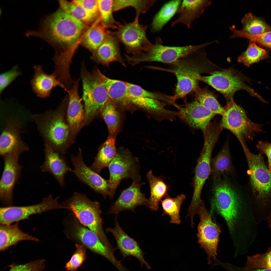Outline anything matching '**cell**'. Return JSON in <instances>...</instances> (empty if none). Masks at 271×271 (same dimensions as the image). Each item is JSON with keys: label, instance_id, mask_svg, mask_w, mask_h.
I'll return each mask as SVG.
<instances>
[{"label": "cell", "instance_id": "6da1fadb", "mask_svg": "<svg viewBox=\"0 0 271 271\" xmlns=\"http://www.w3.org/2000/svg\"><path fill=\"white\" fill-rule=\"evenodd\" d=\"M215 179L211 209L225 221L235 251H241L248 248L256 235L251 202L228 181Z\"/></svg>", "mask_w": 271, "mask_h": 271}, {"label": "cell", "instance_id": "7a4b0ae2", "mask_svg": "<svg viewBox=\"0 0 271 271\" xmlns=\"http://www.w3.org/2000/svg\"><path fill=\"white\" fill-rule=\"evenodd\" d=\"M84 27V23L61 8L44 18L38 30L29 31L26 36L38 37L48 42L56 50L54 57L56 61L68 65L72 63L73 46L80 38Z\"/></svg>", "mask_w": 271, "mask_h": 271}, {"label": "cell", "instance_id": "3957f363", "mask_svg": "<svg viewBox=\"0 0 271 271\" xmlns=\"http://www.w3.org/2000/svg\"><path fill=\"white\" fill-rule=\"evenodd\" d=\"M61 204L81 224L95 233L109 250H113L103 230L101 211L98 201L91 200L86 194L76 192Z\"/></svg>", "mask_w": 271, "mask_h": 271}, {"label": "cell", "instance_id": "277c9868", "mask_svg": "<svg viewBox=\"0 0 271 271\" xmlns=\"http://www.w3.org/2000/svg\"><path fill=\"white\" fill-rule=\"evenodd\" d=\"M220 133L218 129L212 127L207 128L204 133V144L195 168L193 196L187 210L191 214H195L203 202L201 198V191L205 182L211 173L212 154Z\"/></svg>", "mask_w": 271, "mask_h": 271}, {"label": "cell", "instance_id": "5b68a950", "mask_svg": "<svg viewBox=\"0 0 271 271\" xmlns=\"http://www.w3.org/2000/svg\"><path fill=\"white\" fill-rule=\"evenodd\" d=\"M31 119L36 124L45 144L51 147L62 156L63 148L70 133L68 124L63 116L58 111H47L42 113L33 115Z\"/></svg>", "mask_w": 271, "mask_h": 271}, {"label": "cell", "instance_id": "8992f818", "mask_svg": "<svg viewBox=\"0 0 271 271\" xmlns=\"http://www.w3.org/2000/svg\"><path fill=\"white\" fill-rule=\"evenodd\" d=\"M201 49L179 59L168 70L173 73L177 80L175 93L172 96L174 101L194 92L198 86L199 77L202 70L198 63Z\"/></svg>", "mask_w": 271, "mask_h": 271}, {"label": "cell", "instance_id": "52a82bcc", "mask_svg": "<svg viewBox=\"0 0 271 271\" xmlns=\"http://www.w3.org/2000/svg\"><path fill=\"white\" fill-rule=\"evenodd\" d=\"M225 111L220 124L237 137L241 145L253 140L256 133L262 132L263 125L253 122L248 117L244 110L235 103L233 99L227 102Z\"/></svg>", "mask_w": 271, "mask_h": 271}, {"label": "cell", "instance_id": "ba28073f", "mask_svg": "<svg viewBox=\"0 0 271 271\" xmlns=\"http://www.w3.org/2000/svg\"><path fill=\"white\" fill-rule=\"evenodd\" d=\"M199 80L208 84L221 93L225 98L227 102L233 99L234 95L237 91L243 90L248 92L251 96L257 98L262 103H267L245 83L246 81L250 83L249 79L233 70L215 71L208 76L200 75Z\"/></svg>", "mask_w": 271, "mask_h": 271}, {"label": "cell", "instance_id": "9c48e42d", "mask_svg": "<svg viewBox=\"0 0 271 271\" xmlns=\"http://www.w3.org/2000/svg\"><path fill=\"white\" fill-rule=\"evenodd\" d=\"M163 43L161 38L158 37L156 38L155 43L152 48L138 55L131 56L127 55L126 60L132 65L150 61L173 63L208 45V43H206L196 45L170 46L164 45Z\"/></svg>", "mask_w": 271, "mask_h": 271}, {"label": "cell", "instance_id": "30bf717a", "mask_svg": "<svg viewBox=\"0 0 271 271\" xmlns=\"http://www.w3.org/2000/svg\"><path fill=\"white\" fill-rule=\"evenodd\" d=\"M249 170L250 182L253 194L261 205L266 206L271 195V173L262 156L251 153L247 145H242Z\"/></svg>", "mask_w": 271, "mask_h": 271}, {"label": "cell", "instance_id": "8fae6325", "mask_svg": "<svg viewBox=\"0 0 271 271\" xmlns=\"http://www.w3.org/2000/svg\"><path fill=\"white\" fill-rule=\"evenodd\" d=\"M85 107V122L101 112L109 98L105 87L93 73L87 70L83 62L81 72Z\"/></svg>", "mask_w": 271, "mask_h": 271}, {"label": "cell", "instance_id": "7c38bea8", "mask_svg": "<svg viewBox=\"0 0 271 271\" xmlns=\"http://www.w3.org/2000/svg\"><path fill=\"white\" fill-rule=\"evenodd\" d=\"M63 225L64 233L68 239L110 259L111 253L98 236L81 224L72 213L71 212L66 216Z\"/></svg>", "mask_w": 271, "mask_h": 271}, {"label": "cell", "instance_id": "4fadbf2b", "mask_svg": "<svg viewBox=\"0 0 271 271\" xmlns=\"http://www.w3.org/2000/svg\"><path fill=\"white\" fill-rule=\"evenodd\" d=\"M139 15L136 14L132 22L120 24L115 32L119 42L123 45L127 53L132 55L146 52L154 46L147 36L148 26L139 22Z\"/></svg>", "mask_w": 271, "mask_h": 271}, {"label": "cell", "instance_id": "5bb4252c", "mask_svg": "<svg viewBox=\"0 0 271 271\" xmlns=\"http://www.w3.org/2000/svg\"><path fill=\"white\" fill-rule=\"evenodd\" d=\"M200 218L197 227V236L198 243L204 249L207 255L209 264L216 259L218 247L221 233L220 227L213 219L203 202L197 212Z\"/></svg>", "mask_w": 271, "mask_h": 271}, {"label": "cell", "instance_id": "9a60e30c", "mask_svg": "<svg viewBox=\"0 0 271 271\" xmlns=\"http://www.w3.org/2000/svg\"><path fill=\"white\" fill-rule=\"evenodd\" d=\"M108 167L110 176L108 181L111 198L122 179L131 178L133 181L140 182L139 161L127 151L121 149L117 151L115 157Z\"/></svg>", "mask_w": 271, "mask_h": 271}, {"label": "cell", "instance_id": "2e32d148", "mask_svg": "<svg viewBox=\"0 0 271 271\" xmlns=\"http://www.w3.org/2000/svg\"><path fill=\"white\" fill-rule=\"evenodd\" d=\"M59 198L57 196L54 198L50 194L47 197L43 198L40 202L36 205L1 207L0 224L10 225L14 222L28 219L30 216L35 214H40L54 209H65L61 204L58 202Z\"/></svg>", "mask_w": 271, "mask_h": 271}, {"label": "cell", "instance_id": "e0dca14e", "mask_svg": "<svg viewBox=\"0 0 271 271\" xmlns=\"http://www.w3.org/2000/svg\"><path fill=\"white\" fill-rule=\"evenodd\" d=\"M20 155L11 153L3 157L4 167L0 182V199L6 207L13 205L14 187L22 176L23 167L19 163Z\"/></svg>", "mask_w": 271, "mask_h": 271}, {"label": "cell", "instance_id": "ac0fdd59", "mask_svg": "<svg viewBox=\"0 0 271 271\" xmlns=\"http://www.w3.org/2000/svg\"><path fill=\"white\" fill-rule=\"evenodd\" d=\"M23 124L22 121L13 116L7 119L0 137V154L2 157L11 153L21 155L29 150L28 146L21 138Z\"/></svg>", "mask_w": 271, "mask_h": 271}, {"label": "cell", "instance_id": "d6986e66", "mask_svg": "<svg viewBox=\"0 0 271 271\" xmlns=\"http://www.w3.org/2000/svg\"><path fill=\"white\" fill-rule=\"evenodd\" d=\"M71 159L74 168L73 172L81 181L96 193L101 194L104 199L108 196L111 198L108 180L103 178L86 165L80 149L77 155L71 156Z\"/></svg>", "mask_w": 271, "mask_h": 271}, {"label": "cell", "instance_id": "ffe728a7", "mask_svg": "<svg viewBox=\"0 0 271 271\" xmlns=\"http://www.w3.org/2000/svg\"><path fill=\"white\" fill-rule=\"evenodd\" d=\"M140 182L133 181L131 184L123 190L117 199L111 206L108 213L117 215L120 212L129 210L135 212L138 206L148 207V200L141 190Z\"/></svg>", "mask_w": 271, "mask_h": 271}, {"label": "cell", "instance_id": "44dd1931", "mask_svg": "<svg viewBox=\"0 0 271 271\" xmlns=\"http://www.w3.org/2000/svg\"><path fill=\"white\" fill-rule=\"evenodd\" d=\"M115 215V226L113 228L108 227L106 232L110 233L114 236L117 243V249L119 250L124 258L129 256H134L140 262L141 266L145 265L148 269L151 267L144 258V253L138 243L134 239L129 236L120 226Z\"/></svg>", "mask_w": 271, "mask_h": 271}, {"label": "cell", "instance_id": "7402d4cb", "mask_svg": "<svg viewBox=\"0 0 271 271\" xmlns=\"http://www.w3.org/2000/svg\"><path fill=\"white\" fill-rule=\"evenodd\" d=\"M179 109V116L190 126L203 132L216 115L195 100Z\"/></svg>", "mask_w": 271, "mask_h": 271}, {"label": "cell", "instance_id": "603a6c76", "mask_svg": "<svg viewBox=\"0 0 271 271\" xmlns=\"http://www.w3.org/2000/svg\"><path fill=\"white\" fill-rule=\"evenodd\" d=\"M45 157L40 166L41 171L51 174L62 187L65 186L64 176L68 172H73L64 156L55 152L49 145L45 144Z\"/></svg>", "mask_w": 271, "mask_h": 271}, {"label": "cell", "instance_id": "cb8c5ba5", "mask_svg": "<svg viewBox=\"0 0 271 271\" xmlns=\"http://www.w3.org/2000/svg\"><path fill=\"white\" fill-rule=\"evenodd\" d=\"M79 82V79L75 80L72 88L66 91L69 96L67 120L72 135L78 132L85 121V112L78 93Z\"/></svg>", "mask_w": 271, "mask_h": 271}, {"label": "cell", "instance_id": "d4e9b609", "mask_svg": "<svg viewBox=\"0 0 271 271\" xmlns=\"http://www.w3.org/2000/svg\"><path fill=\"white\" fill-rule=\"evenodd\" d=\"M119 42L115 32L111 31L104 42L94 52L91 58L97 63L107 67L114 61L118 62L125 66L120 54Z\"/></svg>", "mask_w": 271, "mask_h": 271}, {"label": "cell", "instance_id": "484cf974", "mask_svg": "<svg viewBox=\"0 0 271 271\" xmlns=\"http://www.w3.org/2000/svg\"><path fill=\"white\" fill-rule=\"evenodd\" d=\"M93 72L98 77L107 91L109 99L116 105L123 106L131 105L127 82L110 79L96 69Z\"/></svg>", "mask_w": 271, "mask_h": 271}, {"label": "cell", "instance_id": "4316f807", "mask_svg": "<svg viewBox=\"0 0 271 271\" xmlns=\"http://www.w3.org/2000/svg\"><path fill=\"white\" fill-rule=\"evenodd\" d=\"M34 74L31 84L33 91L38 97L44 98L49 97L52 89L59 86L65 89L64 86L57 79L53 73L47 74L41 65L33 67Z\"/></svg>", "mask_w": 271, "mask_h": 271}, {"label": "cell", "instance_id": "83f0119b", "mask_svg": "<svg viewBox=\"0 0 271 271\" xmlns=\"http://www.w3.org/2000/svg\"><path fill=\"white\" fill-rule=\"evenodd\" d=\"M211 4V2L208 0L182 1L177 13L179 16L172 22L171 26L173 27L181 23L190 28L193 21L203 13Z\"/></svg>", "mask_w": 271, "mask_h": 271}, {"label": "cell", "instance_id": "f1b7e54d", "mask_svg": "<svg viewBox=\"0 0 271 271\" xmlns=\"http://www.w3.org/2000/svg\"><path fill=\"white\" fill-rule=\"evenodd\" d=\"M30 240L36 242L38 239L25 233L20 230L19 222L13 225L0 224V251H4L10 247L16 245L19 242Z\"/></svg>", "mask_w": 271, "mask_h": 271}, {"label": "cell", "instance_id": "f546056e", "mask_svg": "<svg viewBox=\"0 0 271 271\" xmlns=\"http://www.w3.org/2000/svg\"><path fill=\"white\" fill-rule=\"evenodd\" d=\"M114 137H110L100 148L90 167L96 172H100L104 168L108 167L117 153Z\"/></svg>", "mask_w": 271, "mask_h": 271}, {"label": "cell", "instance_id": "4dcf8cb0", "mask_svg": "<svg viewBox=\"0 0 271 271\" xmlns=\"http://www.w3.org/2000/svg\"><path fill=\"white\" fill-rule=\"evenodd\" d=\"M147 177L150 189L148 207L152 211H157L159 208V202L167 195L168 187L163 178L155 176L151 170L147 173Z\"/></svg>", "mask_w": 271, "mask_h": 271}, {"label": "cell", "instance_id": "1f68e13d", "mask_svg": "<svg viewBox=\"0 0 271 271\" xmlns=\"http://www.w3.org/2000/svg\"><path fill=\"white\" fill-rule=\"evenodd\" d=\"M181 2L180 0L172 1L163 6L153 19L151 24L153 31L157 32L162 29L175 14H177Z\"/></svg>", "mask_w": 271, "mask_h": 271}, {"label": "cell", "instance_id": "d6a6232c", "mask_svg": "<svg viewBox=\"0 0 271 271\" xmlns=\"http://www.w3.org/2000/svg\"><path fill=\"white\" fill-rule=\"evenodd\" d=\"M229 143L226 141L221 151L211 161V172L215 179L230 171L232 163Z\"/></svg>", "mask_w": 271, "mask_h": 271}, {"label": "cell", "instance_id": "836d02e7", "mask_svg": "<svg viewBox=\"0 0 271 271\" xmlns=\"http://www.w3.org/2000/svg\"><path fill=\"white\" fill-rule=\"evenodd\" d=\"M194 92L195 100L216 115H223L225 108L220 105L215 94L207 87L201 88L198 86Z\"/></svg>", "mask_w": 271, "mask_h": 271}, {"label": "cell", "instance_id": "e575fe53", "mask_svg": "<svg viewBox=\"0 0 271 271\" xmlns=\"http://www.w3.org/2000/svg\"><path fill=\"white\" fill-rule=\"evenodd\" d=\"M164 198L161 200L163 211L162 216L168 215L171 223L179 225L181 222L180 211L181 205L186 198L185 195H179L173 198L167 195Z\"/></svg>", "mask_w": 271, "mask_h": 271}, {"label": "cell", "instance_id": "d590c367", "mask_svg": "<svg viewBox=\"0 0 271 271\" xmlns=\"http://www.w3.org/2000/svg\"><path fill=\"white\" fill-rule=\"evenodd\" d=\"M111 32L101 21L86 33L83 39V44L90 50L95 52L104 42Z\"/></svg>", "mask_w": 271, "mask_h": 271}, {"label": "cell", "instance_id": "8d00e7d4", "mask_svg": "<svg viewBox=\"0 0 271 271\" xmlns=\"http://www.w3.org/2000/svg\"><path fill=\"white\" fill-rule=\"evenodd\" d=\"M242 28L241 30L247 34L256 35L271 31V26L263 19L251 13L245 14L241 20Z\"/></svg>", "mask_w": 271, "mask_h": 271}, {"label": "cell", "instance_id": "74e56055", "mask_svg": "<svg viewBox=\"0 0 271 271\" xmlns=\"http://www.w3.org/2000/svg\"><path fill=\"white\" fill-rule=\"evenodd\" d=\"M268 52L258 46L253 42L250 41L246 49L239 56L238 61L249 67L253 64L269 58Z\"/></svg>", "mask_w": 271, "mask_h": 271}, {"label": "cell", "instance_id": "f35d334b", "mask_svg": "<svg viewBox=\"0 0 271 271\" xmlns=\"http://www.w3.org/2000/svg\"><path fill=\"white\" fill-rule=\"evenodd\" d=\"M111 136L114 137L119 126V117L115 104L109 99L101 112Z\"/></svg>", "mask_w": 271, "mask_h": 271}, {"label": "cell", "instance_id": "ab89813d", "mask_svg": "<svg viewBox=\"0 0 271 271\" xmlns=\"http://www.w3.org/2000/svg\"><path fill=\"white\" fill-rule=\"evenodd\" d=\"M155 0H114L113 12H115L128 7L133 8L136 14L144 13L148 11L156 3Z\"/></svg>", "mask_w": 271, "mask_h": 271}, {"label": "cell", "instance_id": "60d3db41", "mask_svg": "<svg viewBox=\"0 0 271 271\" xmlns=\"http://www.w3.org/2000/svg\"><path fill=\"white\" fill-rule=\"evenodd\" d=\"M101 21L107 29H117L120 23L114 19L112 13L113 0H97Z\"/></svg>", "mask_w": 271, "mask_h": 271}, {"label": "cell", "instance_id": "b9f144b4", "mask_svg": "<svg viewBox=\"0 0 271 271\" xmlns=\"http://www.w3.org/2000/svg\"><path fill=\"white\" fill-rule=\"evenodd\" d=\"M128 91L130 96L135 97L149 98L155 99L175 106L176 103L172 96L145 90L140 86L127 82Z\"/></svg>", "mask_w": 271, "mask_h": 271}, {"label": "cell", "instance_id": "7bdbcfd3", "mask_svg": "<svg viewBox=\"0 0 271 271\" xmlns=\"http://www.w3.org/2000/svg\"><path fill=\"white\" fill-rule=\"evenodd\" d=\"M59 2L62 9L75 18L84 23L92 22L96 17L72 2L62 0L59 1Z\"/></svg>", "mask_w": 271, "mask_h": 271}, {"label": "cell", "instance_id": "ee69618b", "mask_svg": "<svg viewBox=\"0 0 271 271\" xmlns=\"http://www.w3.org/2000/svg\"><path fill=\"white\" fill-rule=\"evenodd\" d=\"M232 34L231 38L241 37L257 43L261 46L271 50V31L256 35L244 33L241 30L236 29L233 26L230 28Z\"/></svg>", "mask_w": 271, "mask_h": 271}, {"label": "cell", "instance_id": "f6af8a7d", "mask_svg": "<svg viewBox=\"0 0 271 271\" xmlns=\"http://www.w3.org/2000/svg\"><path fill=\"white\" fill-rule=\"evenodd\" d=\"M244 268L246 270L256 268L271 269V247L265 253L248 256Z\"/></svg>", "mask_w": 271, "mask_h": 271}, {"label": "cell", "instance_id": "bcb514c9", "mask_svg": "<svg viewBox=\"0 0 271 271\" xmlns=\"http://www.w3.org/2000/svg\"><path fill=\"white\" fill-rule=\"evenodd\" d=\"M76 250L65 267L67 271H76L86 259L87 248L83 245L76 243Z\"/></svg>", "mask_w": 271, "mask_h": 271}, {"label": "cell", "instance_id": "7dc6e473", "mask_svg": "<svg viewBox=\"0 0 271 271\" xmlns=\"http://www.w3.org/2000/svg\"><path fill=\"white\" fill-rule=\"evenodd\" d=\"M44 259H38L22 264L13 263L9 271H42L45 266Z\"/></svg>", "mask_w": 271, "mask_h": 271}, {"label": "cell", "instance_id": "c3c4849f", "mask_svg": "<svg viewBox=\"0 0 271 271\" xmlns=\"http://www.w3.org/2000/svg\"><path fill=\"white\" fill-rule=\"evenodd\" d=\"M22 75L17 65L10 70L2 73L0 76V94L17 78Z\"/></svg>", "mask_w": 271, "mask_h": 271}, {"label": "cell", "instance_id": "681fc988", "mask_svg": "<svg viewBox=\"0 0 271 271\" xmlns=\"http://www.w3.org/2000/svg\"><path fill=\"white\" fill-rule=\"evenodd\" d=\"M72 2L96 17L100 15L97 0H75Z\"/></svg>", "mask_w": 271, "mask_h": 271}, {"label": "cell", "instance_id": "f907efd6", "mask_svg": "<svg viewBox=\"0 0 271 271\" xmlns=\"http://www.w3.org/2000/svg\"><path fill=\"white\" fill-rule=\"evenodd\" d=\"M256 147L259 154H264L267 156L268 161V167L271 173V143L268 142L261 140L258 141Z\"/></svg>", "mask_w": 271, "mask_h": 271}, {"label": "cell", "instance_id": "816d5d0a", "mask_svg": "<svg viewBox=\"0 0 271 271\" xmlns=\"http://www.w3.org/2000/svg\"><path fill=\"white\" fill-rule=\"evenodd\" d=\"M228 270V271H271V269L266 268H256L246 270L244 268H242L231 264L229 266Z\"/></svg>", "mask_w": 271, "mask_h": 271}, {"label": "cell", "instance_id": "f5cc1de1", "mask_svg": "<svg viewBox=\"0 0 271 271\" xmlns=\"http://www.w3.org/2000/svg\"><path fill=\"white\" fill-rule=\"evenodd\" d=\"M267 219L269 227L271 230V211L269 213Z\"/></svg>", "mask_w": 271, "mask_h": 271}]
</instances>
